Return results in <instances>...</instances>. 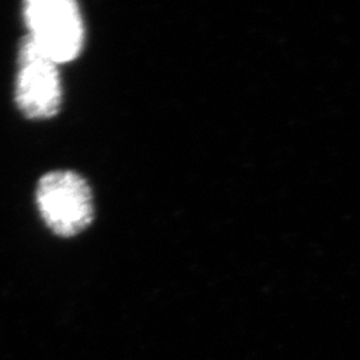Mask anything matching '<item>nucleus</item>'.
I'll return each mask as SVG.
<instances>
[{
	"label": "nucleus",
	"mask_w": 360,
	"mask_h": 360,
	"mask_svg": "<svg viewBox=\"0 0 360 360\" xmlns=\"http://www.w3.org/2000/svg\"><path fill=\"white\" fill-rule=\"evenodd\" d=\"M35 196L40 217L58 236H77L94 220L91 187L77 172L59 169L43 175Z\"/></svg>",
	"instance_id": "1"
},
{
	"label": "nucleus",
	"mask_w": 360,
	"mask_h": 360,
	"mask_svg": "<svg viewBox=\"0 0 360 360\" xmlns=\"http://www.w3.org/2000/svg\"><path fill=\"white\" fill-rule=\"evenodd\" d=\"M23 18L31 39L56 65L72 62L84 46V23L72 0H28Z\"/></svg>",
	"instance_id": "2"
},
{
	"label": "nucleus",
	"mask_w": 360,
	"mask_h": 360,
	"mask_svg": "<svg viewBox=\"0 0 360 360\" xmlns=\"http://www.w3.org/2000/svg\"><path fill=\"white\" fill-rule=\"evenodd\" d=\"M55 62L27 37L19 50L15 102L28 119H50L62 105V80Z\"/></svg>",
	"instance_id": "3"
}]
</instances>
